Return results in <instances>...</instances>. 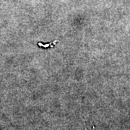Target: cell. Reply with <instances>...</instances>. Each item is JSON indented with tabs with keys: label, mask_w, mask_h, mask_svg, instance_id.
Segmentation results:
<instances>
[{
	"label": "cell",
	"mask_w": 130,
	"mask_h": 130,
	"mask_svg": "<svg viewBox=\"0 0 130 130\" xmlns=\"http://www.w3.org/2000/svg\"><path fill=\"white\" fill-rule=\"evenodd\" d=\"M54 43H53V42H51V43H38V46L40 47H44V48H46V46H51L53 47L54 46Z\"/></svg>",
	"instance_id": "obj_1"
}]
</instances>
